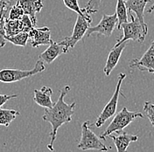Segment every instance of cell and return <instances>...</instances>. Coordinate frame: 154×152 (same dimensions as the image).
I'll return each instance as SVG.
<instances>
[{
    "label": "cell",
    "instance_id": "cell-31",
    "mask_svg": "<svg viewBox=\"0 0 154 152\" xmlns=\"http://www.w3.org/2000/svg\"><path fill=\"white\" fill-rule=\"evenodd\" d=\"M125 1H126V0H125Z\"/></svg>",
    "mask_w": 154,
    "mask_h": 152
},
{
    "label": "cell",
    "instance_id": "cell-24",
    "mask_svg": "<svg viewBox=\"0 0 154 152\" xmlns=\"http://www.w3.org/2000/svg\"><path fill=\"white\" fill-rule=\"evenodd\" d=\"M101 1L102 0H88V2L87 3L86 6L83 8L84 11L88 14H89V15L96 13L98 11L99 7H100Z\"/></svg>",
    "mask_w": 154,
    "mask_h": 152
},
{
    "label": "cell",
    "instance_id": "cell-25",
    "mask_svg": "<svg viewBox=\"0 0 154 152\" xmlns=\"http://www.w3.org/2000/svg\"><path fill=\"white\" fill-rule=\"evenodd\" d=\"M143 108L152 126L154 127V103L151 102H145Z\"/></svg>",
    "mask_w": 154,
    "mask_h": 152
},
{
    "label": "cell",
    "instance_id": "cell-10",
    "mask_svg": "<svg viewBox=\"0 0 154 152\" xmlns=\"http://www.w3.org/2000/svg\"><path fill=\"white\" fill-rule=\"evenodd\" d=\"M29 37L31 38L32 47L49 46L53 41L51 38V31L47 26L40 28L33 27L29 32Z\"/></svg>",
    "mask_w": 154,
    "mask_h": 152
},
{
    "label": "cell",
    "instance_id": "cell-2",
    "mask_svg": "<svg viewBox=\"0 0 154 152\" xmlns=\"http://www.w3.org/2000/svg\"><path fill=\"white\" fill-rule=\"evenodd\" d=\"M137 117L144 118V114L139 112H131L129 111L127 108H123L121 111L114 116L113 120L106 128L105 130L99 135L100 139L106 142L107 136H109L110 134L123 131L124 129L128 127Z\"/></svg>",
    "mask_w": 154,
    "mask_h": 152
},
{
    "label": "cell",
    "instance_id": "cell-29",
    "mask_svg": "<svg viewBox=\"0 0 154 152\" xmlns=\"http://www.w3.org/2000/svg\"><path fill=\"white\" fill-rule=\"evenodd\" d=\"M154 11V3L152 4V5L149 8V10L147 11V12H148V13H151V12H152V11Z\"/></svg>",
    "mask_w": 154,
    "mask_h": 152
},
{
    "label": "cell",
    "instance_id": "cell-30",
    "mask_svg": "<svg viewBox=\"0 0 154 152\" xmlns=\"http://www.w3.org/2000/svg\"><path fill=\"white\" fill-rule=\"evenodd\" d=\"M149 73H151V74H153V75H154V70H151V71H150Z\"/></svg>",
    "mask_w": 154,
    "mask_h": 152
},
{
    "label": "cell",
    "instance_id": "cell-15",
    "mask_svg": "<svg viewBox=\"0 0 154 152\" xmlns=\"http://www.w3.org/2000/svg\"><path fill=\"white\" fill-rule=\"evenodd\" d=\"M52 94L53 90L49 87H42L39 90L34 89L33 91V102L38 104V106L45 108H50L54 106V102L52 101Z\"/></svg>",
    "mask_w": 154,
    "mask_h": 152
},
{
    "label": "cell",
    "instance_id": "cell-20",
    "mask_svg": "<svg viewBox=\"0 0 154 152\" xmlns=\"http://www.w3.org/2000/svg\"><path fill=\"white\" fill-rule=\"evenodd\" d=\"M29 38H30L29 32H19V33L16 34V35L6 37V40H7V42H10V43L13 44L14 46L26 47Z\"/></svg>",
    "mask_w": 154,
    "mask_h": 152
},
{
    "label": "cell",
    "instance_id": "cell-13",
    "mask_svg": "<svg viewBox=\"0 0 154 152\" xmlns=\"http://www.w3.org/2000/svg\"><path fill=\"white\" fill-rule=\"evenodd\" d=\"M67 53H68V50L64 46L60 45V43H57L55 41H52V43L49 45L48 49L45 50L43 53H41L38 58L49 65L53 63L59 56Z\"/></svg>",
    "mask_w": 154,
    "mask_h": 152
},
{
    "label": "cell",
    "instance_id": "cell-3",
    "mask_svg": "<svg viewBox=\"0 0 154 152\" xmlns=\"http://www.w3.org/2000/svg\"><path fill=\"white\" fill-rule=\"evenodd\" d=\"M130 17L131 18V21L125 23L121 26V30L123 31V36L116 42L114 47H118L122 43L126 42L128 40H133L142 43L145 39V37L148 33V30L143 27L139 19L137 17H133L131 12H130Z\"/></svg>",
    "mask_w": 154,
    "mask_h": 152
},
{
    "label": "cell",
    "instance_id": "cell-19",
    "mask_svg": "<svg viewBox=\"0 0 154 152\" xmlns=\"http://www.w3.org/2000/svg\"><path fill=\"white\" fill-rule=\"evenodd\" d=\"M127 7L125 5V0H117L116 3V13L118 20L117 24V29L121 30V26L125 23L128 22V13H127Z\"/></svg>",
    "mask_w": 154,
    "mask_h": 152
},
{
    "label": "cell",
    "instance_id": "cell-6",
    "mask_svg": "<svg viewBox=\"0 0 154 152\" xmlns=\"http://www.w3.org/2000/svg\"><path fill=\"white\" fill-rule=\"evenodd\" d=\"M91 23H92V18L90 17V15H88V16L78 15L76 22L73 29L72 35L69 37H65L63 40H61L59 43L64 46L68 51L70 48H74L77 44V42L83 39Z\"/></svg>",
    "mask_w": 154,
    "mask_h": 152
},
{
    "label": "cell",
    "instance_id": "cell-7",
    "mask_svg": "<svg viewBox=\"0 0 154 152\" xmlns=\"http://www.w3.org/2000/svg\"><path fill=\"white\" fill-rule=\"evenodd\" d=\"M125 77H126V74H124V73L119 74L118 81H117V83H116V86L115 92L112 95L111 99L109 100V102L103 108V111L101 112L100 115L97 117V120L95 123V126L97 127V128L102 127L109 118L113 117L116 114V108H117L118 98H119V95L121 93V85H122V82L125 80Z\"/></svg>",
    "mask_w": 154,
    "mask_h": 152
},
{
    "label": "cell",
    "instance_id": "cell-16",
    "mask_svg": "<svg viewBox=\"0 0 154 152\" xmlns=\"http://www.w3.org/2000/svg\"><path fill=\"white\" fill-rule=\"evenodd\" d=\"M149 2L150 0H126L125 1L127 9L130 11V12H134L136 14V17L139 19L143 27L147 30H148V27L144 22V12L145 6Z\"/></svg>",
    "mask_w": 154,
    "mask_h": 152
},
{
    "label": "cell",
    "instance_id": "cell-17",
    "mask_svg": "<svg viewBox=\"0 0 154 152\" xmlns=\"http://www.w3.org/2000/svg\"><path fill=\"white\" fill-rule=\"evenodd\" d=\"M20 113L15 109H6L0 108V125L5 127H9L11 122H13Z\"/></svg>",
    "mask_w": 154,
    "mask_h": 152
},
{
    "label": "cell",
    "instance_id": "cell-23",
    "mask_svg": "<svg viewBox=\"0 0 154 152\" xmlns=\"http://www.w3.org/2000/svg\"><path fill=\"white\" fill-rule=\"evenodd\" d=\"M7 15H1L0 16V48L5 47L6 45V32H5V20Z\"/></svg>",
    "mask_w": 154,
    "mask_h": 152
},
{
    "label": "cell",
    "instance_id": "cell-1",
    "mask_svg": "<svg viewBox=\"0 0 154 152\" xmlns=\"http://www.w3.org/2000/svg\"><path fill=\"white\" fill-rule=\"evenodd\" d=\"M70 90V87L66 86L61 91L57 102L50 108H46L42 116L43 121L51 124L52 130L49 134L50 142L48 144V149L50 151H54V143L57 137L58 129L65 123H68L72 121L73 115L75 114V108L76 102L67 104L65 102L64 98Z\"/></svg>",
    "mask_w": 154,
    "mask_h": 152
},
{
    "label": "cell",
    "instance_id": "cell-14",
    "mask_svg": "<svg viewBox=\"0 0 154 152\" xmlns=\"http://www.w3.org/2000/svg\"><path fill=\"white\" fill-rule=\"evenodd\" d=\"M127 45H128L127 41L124 42L121 45H119L118 47H114L113 49L109 52L108 58H107V60H106L105 67L103 68V73L106 76L109 75L111 74V72L114 70V68L116 67V65L119 61V59L122 55V53Z\"/></svg>",
    "mask_w": 154,
    "mask_h": 152
},
{
    "label": "cell",
    "instance_id": "cell-9",
    "mask_svg": "<svg viewBox=\"0 0 154 152\" xmlns=\"http://www.w3.org/2000/svg\"><path fill=\"white\" fill-rule=\"evenodd\" d=\"M130 67H136L141 72L154 70V40L141 58L134 59L130 62Z\"/></svg>",
    "mask_w": 154,
    "mask_h": 152
},
{
    "label": "cell",
    "instance_id": "cell-18",
    "mask_svg": "<svg viewBox=\"0 0 154 152\" xmlns=\"http://www.w3.org/2000/svg\"><path fill=\"white\" fill-rule=\"evenodd\" d=\"M25 32L24 26L21 21V19L17 20H5V32H6V37L16 35L19 32Z\"/></svg>",
    "mask_w": 154,
    "mask_h": 152
},
{
    "label": "cell",
    "instance_id": "cell-12",
    "mask_svg": "<svg viewBox=\"0 0 154 152\" xmlns=\"http://www.w3.org/2000/svg\"><path fill=\"white\" fill-rule=\"evenodd\" d=\"M17 4L23 9L25 14L31 18L32 24L36 26L37 14L43 8L42 0H17Z\"/></svg>",
    "mask_w": 154,
    "mask_h": 152
},
{
    "label": "cell",
    "instance_id": "cell-21",
    "mask_svg": "<svg viewBox=\"0 0 154 152\" xmlns=\"http://www.w3.org/2000/svg\"><path fill=\"white\" fill-rule=\"evenodd\" d=\"M25 15V12L23 9L19 6V5L16 3L15 5H11V7L10 8L8 15L6 19H10V20H17V19H20L23 16Z\"/></svg>",
    "mask_w": 154,
    "mask_h": 152
},
{
    "label": "cell",
    "instance_id": "cell-11",
    "mask_svg": "<svg viewBox=\"0 0 154 152\" xmlns=\"http://www.w3.org/2000/svg\"><path fill=\"white\" fill-rule=\"evenodd\" d=\"M115 143L116 152H127V150L131 143H135L138 140L137 135L126 133L125 131L116 132V135L110 134L109 135Z\"/></svg>",
    "mask_w": 154,
    "mask_h": 152
},
{
    "label": "cell",
    "instance_id": "cell-22",
    "mask_svg": "<svg viewBox=\"0 0 154 152\" xmlns=\"http://www.w3.org/2000/svg\"><path fill=\"white\" fill-rule=\"evenodd\" d=\"M63 3L65 5V6L68 8L69 10L76 12L78 15H81V16H88L89 14L86 13L84 11L83 8H81L80 5H79V3H78V0H63Z\"/></svg>",
    "mask_w": 154,
    "mask_h": 152
},
{
    "label": "cell",
    "instance_id": "cell-5",
    "mask_svg": "<svg viewBox=\"0 0 154 152\" xmlns=\"http://www.w3.org/2000/svg\"><path fill=\"white\" fill-rule=\"evenodd\" d=\"M103 142V141L92 131L90 128V122L85 121L82 125V135L77 148L82 150H95L98 151H108L109 148L106 147Z\"/></svg>",
    "mask_w": 154,
    "mask_h": 152
},
{
    "label": "cell",
    "instance_id": "cell-28",
    "mask_svg": "<svg viewBox=\"0 0 154 152\" xmlns=\"http://www.w3.org/2000/svg\"><path fill=\"white\" fill-rule=\"evenodd\" d=\"M18 98V95L13 94V95H5V94H0V108L5 104L11 99H15Z\"/></svg>",
    "mask_w": 154,
    "mask_h": 152
},
{
    "label": "cell",
    "instance_id": "cell-4",
    "mask_svg": "<svg viewBox=\"0 0 154 152\" xmlns=\"http://www.w3.org/2000/svg\"><path fill=\"white\" fill-rule=\"evenodd\" d=\"M46 67L44 61L38 59L35 66L30 70H21L14 68H5L0 70V82L3 83H14L22 81L26 78H30L32 76L39 74L45 71Z\"/></svg>",
    "mask_w": 154,
    "mask_h": 152
},
{
    "label": "cell",
    "instance_id": "cell-27",
    "mask_svg": "<svg viewBox=\"0 0 154 152\" xmlns=\"http://www.w3.org/2000/svg\"><path fill=\"white\" fill-rule=\"evenodd\" d=\"M20 19H21V21H22V23H23L25 32H29L33 27H35V26L32 24V19H31V18L29 17L28 15L25 14Z\"/></svg>",
    "mask_w": 154,
    "mask_h": 152
},
{
    "label": "cell",
    "instance_id": "cell-26",
    "mask_svg": "<svg viewBox=\"0 0 154 152\" xmlns=\"http://www.w3.org/2000/svg\"><path fill=\"white\" fill-rule=\"evenodd\" d=\"M11 1L12 0H0V16L5 14L8 15L10 8L11 7Z\"/></svg>",
    "mask_w": 154,
    "mask_h": 152
},
{
    "label": "cell",
    "instance_id": "cell-8",
    "mask_svg": "<svg viewBox=\"0 0 154 152\" xmlns=\"http://www.w3.org/2000/svg\"><path fill=\"white\" fill-rule=\"evenodd\" d=\"M118 20L116 17V13L114 14H103L101 21L95 26H89L86 33V37L88 38L91 34L96 33L98 36L103 35L105 37H109L116 28H117Z\"/></svg>",
    "mask_w": 154,
    "mask_h": 152
}]
</instances>
